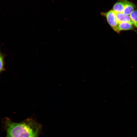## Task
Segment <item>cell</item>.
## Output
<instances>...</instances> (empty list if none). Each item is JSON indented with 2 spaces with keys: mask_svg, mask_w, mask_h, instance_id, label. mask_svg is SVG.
<instances>
[{
  "mask_svg": "<svg viewBox=\"0 0 137 137\" xmlns=\"http://www.w3.org/2000/svg\"><path fill=\"white\" fill-rule=\"evenodd\" d=\"M115 13L118 23L123 22H128L133 25V22L131 19L130 16L129 15L125 14L123 13Z\"/></svg>",
  "mask_w": 137,
  "mask_h": 137,
  "instance_id": "cell-4",
  "label": "cell"
},
{
  "mask_svg": "<svg viewBox=\"0 0 137 137\" xmlns=\"http://www.w3.org/2000/svg\"><path fill=\"white\" fill-rule=\"evenodd\" d=\"M133 24L137 29V10H134L130 15Z\"/></svg>",
  "mask_w": 137,
  "mask_h": 137,
  "instance_id": "cell-7",
  "label": "cell"
},
{
  "mask_svg": "<svg viewBox=\"0 0 137 137\" xmlns=\"http://www.w3.org/2000/svg\"><path fill=\"white\" fill-rule=\"evenodd\" d=\"M136 5L127 0H125L123 13L125 14L129 15L133 12L136 8Z\"/></svg>",
  "mask_w": 137,
  "mask_h": 137,
  "instance_id": "cell-3",
  "label": "cell"
},
{
  "mask_svg": "<svg viewBox=\"0 0 137 137\" xmlns=\"http://www.w3.org/2000/svg\"><path fill=\"white\" fill-rule=\"evenodd\" d=\"M125 0H119L114 4L113 10L115 13H123Z\"/></svg>",
  "mask_w": 137,
  "mask_h": 137,
  "instance_id": "cell-6",
  "label": "cell"
},
{
  "mask_svg": "<svg viewBox=\"0 0 137 137\" xmlns=\"http://www.w3.org/2000/svg\"><path fill=\"white\" fill-rule=\"evenodd\" d=\"M6 56V55L0 53V73L5 71V70L4 68V58Z\"/></svg>",
  "mask_w": 137,
  "mask_h": 137,
  "instance_id": "cell-8",
  "label": "cell"
},
{
  "mask_svg": "<svg viewBox=\"0 0 137 137\" xmlns=\"http://www.w3.org/2000/svg\"><path fill=\"white\" fill-rule=\"evenodd\" d=\"M134 26L133 24L129 22H123L118 23L117 33H119L122 30H132L134 28Z\"/></svg>",
  "mask_w": 137,
  "mask_h": 137,
  "instance_id": "cell-5",
  "label": "cell"
},
{
  "mask_svg": "<svg viewBox=\"0 0 137 137\" xmlns=\"http://www.w3.org/2000/svg\"><path fill=\"white\" fill-rule=\"evenodd\" d=\"M101 15L106 19L108 23L111 28L115 32H118V23L116 17L115 13L112 10L106 12H101Z\"/></svg>",
  "mask_w": 137,
  "mask_h": 137,
  "instance_id": "cell-2",
  "label": "cell"
},
{
  "mask_svg": "<svg viewBox=\"0 0 137 137\" xmlns=\"http://www.w3.org/2000/svg\"><path fill=\"white\" fill-rule=\"evenodd\" d=\"M2 122L6 137H38L42 128L41 125L32 118L15 123L6 117Z\"/></svg>",
  "mask_w": 137,
  "mask_h": 137,
  "instance_id": "cell-1",
  "label": "cell"
}]
</instances>
